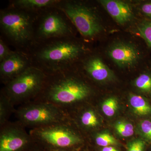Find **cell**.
I'll list each match as a JSON object with an SVG mask.
<instances>
[{"instance_id": "cell-1", "label": "cell", "mask_w": 151, "mask_h": 151, "mask_svg": "<svg viewBox=\"0 0 151 151\" xmlns=\"http://www.w3.org/2000/svg\"><path fill=\"white\" fill-rule=\"evenodd\" d=\"M88 50L83 43L71 37L35 42L25 52L32 66L49 75L75 68Z\"/></svg>"}, {"instance_id": "cell-2", "label": "cell", "mask_w": 151, "mask_h": 151, "mask_svg": "<svg viewBox=\"0 0 151 151\" xmlns=\"http://www.w3.org/2000/svg\"><path fill=\"white\" fill-rule=\"evenodd\" d=\"M93 93L91 85L78 76L75 67L47 75L43 88L32 101L51 103L68 114Z\"/></svg>"}, {"instance_id": "cell-3", "label": "cell", "mask_w": 151, "mask_h": 151, "mask_svg": "<svg viewBox=\"0 0 151 151\" xmlns=\"http://www.w3.org/2000/svg\"><path fill=\"white\" fill-rule=\"evenodd\" d=\"M37 14L9 7L1 9V37L15 50L26 52L35 43L34 25Z\"/></svg>"}, {"instance_id": "cell-4", "label": "cell", "mask_w": 151, "mask_h": 151, "mask_svg": "<svg viewBox=\"0 0 151 151\" xmlns=\"http://www.w3.org/2000/svg\"><path fill=\"white\" fill-rule=\"evenodd\" d=\"M29 132L34 142L45 150L80 149L85 143L71 121L31 129Z\"/></svg>"}, {"instance_id": "cell-5", "label": "cell", "mask_w": 151, "mask_h": 151, "mask_svg": "<svg viewBox=\"0 0 151 151\" xmlns=\"http://www.w3.org/2000/svg\"><path fill=\"white\" fill-rule=\"evenodd\" d=\"M14 114L17 122L30 129L70 121L67 112L42 101H32L19 105Z\"/></svg>"}, {"instance_id": "cell-6", "label": "cell", "mask_w": 151, "mask_h": 151, "mask_svg": "<svg viewBox=\"0 0 151 151\" xmlns=\"http://www.w3.org/2000/svg\"><path fill=\"white\" fill-rule=\"evenodd\" d=\"M46 77L42 70L31 66L4 85L1 91L15 106H19L37 97L43 88Z\"/></svg>"}, {"instance_id": "cell-7", "label": "cell", "mask_w": 151, "mask_h": 151, "mask_svg": "<svg viewBox=\"0 0 151 151\" xmlns=\"http://www.w3.org/2000/svg\"><path fill=\"white\" fill-rule=\"evenodd\" d=\"M56 6L37 13L34 25L35 43L55 38L74 37L76 29L65 13Z\"/></svg>"}, {"instance_id": "cell-8", "label": "cell", "mask_w": 151, "mask_h": 151, "mask_svg": "<svg viewBox=\"0 0 151 151\" xmlns=\"http://www.w3.org/2000/svg\"><path fill=\"white\" fill-rule=\"evenodd\" d=\"M56 6L65 13L86 40L94 39L102 32L103 27L97 14L86 4L72 0H60Z\"/></svg>"}, {"instance_id": "cell-9", "label": "cell", "mask_w": 151, "mask_h": 151, "mask_svg": "<svg viewBox=\"0 0 151 151\" xmlns=\"http://www.w3.org/2000/svg\"><path fill=\"white\" fill-rule=\"evenodd\" d=\"M0 128V151H26L34 142L29 132L16 121Z\"/></svg>"}, {"instance_id": "cell-10", "label": "cell", "mask_w": 151, "mask_h": 151, "mask_svg": "<svg viewBox=\"0 0 151 151\" xmlns=\"http://www.w3.org/2000/svg\"><path fill=\"white\" fill-rule=\"evenodd\" d=\"M31 66V62L26 52L14 50L10 56L0 62L1 83L6 85Z\"/></svg>"}, {"instance_id": "cell-11", "label": "cell", "mask_w": 151, "mask_h": 151, "mask_svg": "<svg viewBox=\"0 0 151 151\" xmlns=\"http://www.w3.org/2000/svg\"><path fill=\"white\" fill-rule=\"evenodd\" d=\"M81 60V68L86 76L96 82H102L113 80L114 73L100 58L90 55Z\"/></svg>"}, {"instance_id": "cell-12", "label": "cell", "mask_w": 151, "mask_h": 151, "mask_svg": "<svg viewBox=\"0 0 151 151\" xmlns=\"http://www.w3.org/2000/svg\"><path fill=\"white\" fill-rule=\"evenodd\" d=\"M108 55L113 62L121 68H128L137 64L140 58L137 49L129 43L119 42L111 47Z\"/></svg>"}, {"instance_id": "cell-13", "label": "cell", "mask_w": 151, "mask_h": 151, "mask_svg": "<svg viewBox=\"0 0 151 151\" xmlns=\"http://www.w3.org/2000/svg\"><path fill=\"white\" fill-rule=\"evenodd\" d=\"M99 2L119 24H125L133 17L132 8L127 3L115 0H100Z\"/></svg>"}, {"instance_id": "cell-14", "label": "cell", "mask_w": 151, "mask_h": 151, "mask_svg": "<svg viewBox=\"0 0 151 151\" xmlns=\"http://www.w3.org/2000/svg\"><path fill=\"white\" fill-rule=\"evenodd\" d=\"M81 111L68 113L70 121L76 127L85 131H91L99 127L100 123L96 112L93 108H86Z\"/></svg>"}, {"instance_id": "cell-15", "label": "cell", "mask_w": 151, "mask_h": 151, "mask_svg": "<svg viewBox=\"0 0 151 151\" xmlns=\"http://www.w3.org/2000/svg\"><path fill=\"white\" fill-rule=\"evenodd\" d=\"M60 1V0H13L9 1L8 7L37 13L45 9L55 6Z\"/></svg>"}, {"instance_id": "cell-16", "label": "cell", "mask_w": 151, "mask_h": 151, "mask_svg": "<svg viewBox=\"0 0 151 151\" xmlns=\"http://www.w3.org/2000/svg\"><path fill=\"white\" fill-rule=\"evenodd\" d=\"M129 103L135 114L140 116L151 115V105L144 97L137 94H131Z\"/></svg>"}, {"instance_id": "cell-17", "label": "cell", "mask_w": 151, "mask_h": 151, "mask_svg": "<svg viewBox=\"0 0 151 151\" xmlns=\"http://www.w3.org/2000/svg\"><path fill=\"white\" fill-rule=\"evenodd\" d=\"M15 106L2 92L0 93V127L9 122L11 115L14 113Z\"/></svg>"}, {"instance_id": "cell-18", "label": "cell", "mask_w": 151, "mask_h": 151, "mask_svg": "<svg viewBox=\"0 0 151 151\" xmlns=\"http://www.w3.org/2000/svg\"><path fill=\"white\" fill-rule=\"evenodd\" d=\"M93 137L94 144L100 148L108 146L118 147L120 145V143L116 138L108 133H97Z\"/></svg>"}, {"instance_id": "cell-19", "label": "cell", "mask_w": 151, "mask_h": 151, "mask_svg": "<svg viewBox=\"0 0 151 151\" xmlns=\"http://www.w3.org/2000/svg\"><path fill=\"white\" fill-rule=\"evenodd\" d=\"M134 85L141 92L151 93V75L147 73L141 74L135 79Z\"/></svg>"}, {"instance_id": "cell-20", "label": "cell", "mask_w": 151, "mask_h": 151, "mask_svg": "<svg viewBox=\"0 0 151 151\" xmlns=\"http://www.w3.org/2000/svg\"><path fill=\"white\" fill-rule=\"evenodd\" d=\"M114 128L117 134L123 137H129L134 133L133 125L126 121H118L114 125Z\"/></svg>"}, {"instance_id": "cell-21", "label": "cell", "mask_w": 151, "mask_h": 151, "mask_svg": "<svg viewBox=\"0 0 151 151\" xmlns=\"http://www.w3.org/2000/svg\"><path fill=\"white\" fill-rule=\"evenodd\" d=\"M119 108L118 100L114 97L107 98L101 105V109L105 116L111 117L114 116Z\"/></svg>"}, {"instance_id": "cell-22", "label": "cell", "mask_w": 151, "mask_h": 151, "mask_svg": "<svg viewBox=\"0 0 151 151\" xmlns=\"http://www.w3.org/2000/svg\"><path fill=\"white\" fill-rule=\"evenodd\" d=\"M138 34L145 41L147 46L151 47V20L142 22L137 27Z\"/></svg>"}, {"instance_id": "cell-23", "label": "cell", "mask_w": 151, "mask_h": 151, "mask_svg": "<svg viewBox=\"0 0 151 151\" xmlns=\"http://www.w3.org/2000/svg\"><path fill=\"white\" fill-rule=\"evenodd\" d=\"M147 144L144 139H136L128 143L126 151H145Z\"/></svg>"}, {"instance_id": "cell-24", "label": "cell", "mask_w": 151, "mask_h": 151, "mask_svg": "<svg viewBox=\"0 0 151 151\" xmlns=\"http://www.w3.org/2000/svg\"><path fill=\"white\" fill-rule=\"evenodd\" d=\"M139 128L144 140L151 142V121L148 119L143 120L140 123Z\"/></svg>"}, {"instance_id": "cell-25", "label": "cell", "mask_w": 151, "mask_h": 151, "mask_svg": "<svg viewBox=\"0 0 151 151\" xmlns=\"http://www.w3.org/2000/svg\"><path fill=\"white\" fill-rule=\"evenodd\" d=\"M14 51L10 49L8 45L0 37V62L10 56Z\"/></svg>"}, {"instance_id": "cell-26", "label": "cell", "mask_w": 151, "mask_h": 151, "mask_svg": "<svg viewBox=\"0 0 151 151\" xmlns=\"http://www.w3.org/2000/svg\"><path fill=\"white\" fill-rule=\"evenodd\" d=\"M141 10L144 14L151 18V1L143 4L141 7Z\"/></svg>"}, {"instance_id": "cell-27", "label": "cell", "mask_w": 151, "mask_h": 151, "mask_svg": "<svg viewBox=\"0 0 151 151\" xmlns=\"http://www.w3.org/2000/svg\"><path fill=\"white\" fill-rule=\"evenodd\" d=\"M26 151H45L43 148L35 142L33 143Z\"/></svg>"}, {"instance_id": "cell-28", "label": "cell", "mask_w": 151, "mask_h": 151, "mask_svg": "<svg viewBox=\"0 0 151 151\" xmlns=\"http://www.w3.org/2000/svg\"><path fill=\"white\" fill-rule=\"evenodd\" d=\"M98 151H122L118 148L115 146H108V147H101L99 149Z\"/></svg>"}, {"instance_id": "cell-29", "label": "cell", "mask_w": 151, "mask_h": 151, "mask_svg": "<svg viewBox=\"0 0 151 151\" xmlns=\"http://www.w3.org/2000/svg\"><path fill=\"white\" fill-rule=\"evenodd\" d=\"M80 150V149H60L44 150L45 151H79Z\"/></svg>"}]
</instances>
